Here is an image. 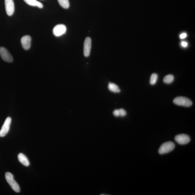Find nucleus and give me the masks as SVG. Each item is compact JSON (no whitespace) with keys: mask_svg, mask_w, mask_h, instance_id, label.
Returning a JSON list of instances; mask_svg holds the SVG:
<instances>
[{"mask_svg":"<svg viewBox=\"0 0 195 195\" xmlns=\"http://www.w3.org/2000/svg\"><path fill=\"white\" fill-rule=\"evenodd\" d=\"M5 178L7 183L10 185L12 189L16 192H20V186L14 180L13 175L10 172H6L5 174Z\"/></svg>","mask_w":195,"mask_h":195,"instance_id":"obj_1","label":"nucleus"},{"mask_svg":"<svg viewBox=\"0 0 195 195\" xmlns=\"http://www.w3.org/2000/svg\"><path fill=\"white\" fill-rule=\"evenodd\" d=\"M0 55L3 60L6 62L11 63L13 61L12 56L7 49L5 47L0 48Z\"/></svg>","mask_w":195,"mask_h":195,"instance_id":"obj_5","label":"nucleus"},{"mask_svg":"<svg viewBox=\"0 0 195 195\" xmlns=\"http://www.w3.org/2000/svg\"><path fill=\"white\" fill-rule=\"evenodd\" d=\"M113 114L115 116L119 117L120 116L119 110L116 109L113 112Z\"/></svg>","mask_w":195,"mask_h":195,"instance_id":"obj_20","label":"nucleus"},{"mask_svg":"<svg viewBox=\"0 0 195 195\" xmlns=\"http://www.w3.org/2000/svg\"><path fill=\"white\" fill-rule=\"evenodd\" d=\"M158 75L156 73H153L150 77V84L151 85H154L157 81Z\"/></svg>","mask_w":195,"mask_h":195,"instance_id":"obj_16","label":"nucleus"},{"mask_svg":"<svg viewBox=\"0 0 195 195\" xmlns=\"http://www.w3.org/2000/svg\"><path fill=\"white\" fill-rule=\"evenodd\" d=\"M175 144L171 141L166 142L161 145L159 150L160 154H164L170 152L175 148Z\"/></svg>","mask_w":195,"mask_h":195,"instance_id":"obj_2","label":"nucleus"},{"mask_svg":"<svg viewBox=\"0 0 195 195\" xmlns=\"http://www.w3.org/2000/svg\"><path fill=\"white\" fill-rule=\"evenodd\" d=\"M120 116L121 117H124L126 115H127V113L126 111L123 109L121 108V109L119 110Z\"/></svg>","mask_w":195,"mask_h":195,"instance_id":"obj_17","label":"nucleus"},{"mask_svg":"<svg viewBox=\"0 0 195 195\" xmlns=\"http://www.w3.org/2000/svg\"><path fill=\"white\" fill-rule=\"evenodd\" d=\"M92 47V40L90 37L86 38L85 40L84 46V54L85 56L88 57L90 55Z\"/></svg>","mask_w":195,"mask_h":195,"instance_id":"obj_9","label":"nucleus"},{"mask_svg":"<svg viewBox=\"0 0 195 195\" xmlns=\"http://www.w3.org/2000/svg\"><path fill=\"white\" fill-rule=\"evenodd\" d=\"M108 88L111 92L115 93H119L120 92V89L116 84L113 83H110L108 85Z\"/></svg>","mask_w":195,"mask_h":195,"instance_id":"obj_13","label":"nucleus"},{"mask_svg":"<svg viewBox=\"0 0 195 195\" xmlns=\"http://www.w3.org/2000/svg\"><path fill=\"white\" fill-rule=\"evenodd\" d=\"M173 102L175 104L186 107L191 106L192 105V102L187 98L184 97H178L174 99Z\"/></svg>","mask_w":195,"mask_h":195,"instance_id":"obj_3","label":"nucleus"},{"mask_svg":"<svg viewBox=\"0 0 195 195\" xmlns=\"http://www.w3.org/2000/svg\"><path fill=\"white\" fill-rule=\"evenodd\" d=\"M5 5L7 15L12 16L15 11V6L13 0H5Z\"/></svg>","mask_w":195,"mask_h":195,"instance_id":"obj_8","label":"nucleus"},{"mask_svg":"<svg viewBox=\"0 0 195 195\" xmlns=\"http://www.w3.org/2000/svg\"><path fill=\"white\" fill-rule=\"evenodd\" d=\"M67 31V28L63 24H58L54 27L53 30V33L54 36L60 37L65 34Z\"/></svg>","mask_w":195,"mask_h":195,"instance_id":"obj_7","label":"nucleus"},{"mask_svg":"<svg viewBox=\"0 0 195 195\" xmlns=\"http://www.w3.org/2000/svg\"><path fill=\"white\" fill-rule=\"evenodd\" d=\"M59 4L62 7L65 9L69 8L70 4L69 0H57Z\"/></svg>","mask_w":195,"mask_h":195,"instance_id":"obj_14","label":"nucleus"},{"mask_svg":"<svg viewBox=\"0 0 195 195\" xmlns=\"http://www.w3.org/2000/svg\"><path fill=\"white\" fill-rule=\"evenodd\" d=\"M18 158L19 161L23 165L26 167H28L30 165L29 161L28 158L23 153H20L18 154Z\"/></svg>","mask_w":195,"mask_h":195,"instance_id":"obj_11","label":"nucleus"},{"mask_svg":"<svg viewBox=\"0 0 195 195\" xmlns=\"http://www.w3.org/2000/svg\"><path fill=\"white\" fill-rule=\"evenodd\" d=\"M188 44V43L186 41H182L181 43V45L182 47H183L185 48L187 47Z\"/></svg>","mask_w":195,"mask_h":195,"instance_id":"obj_19","label":"nucleus"},{"mask_svg":"<svg viewBox=\"0 0 195 195\" xmlns=\"http://www.w3.org/2000/svg\"><path fill=\"white\" fill-rule=\"evenodd\" d=\"M174 76L172 75H168L166 76L163 79V82L166 84H171L174 80Z\"/></svg>","mask_w":195,"mask_h":195,"instance_id":"obj_15","label":"nucleus"},{"mask_svg":"<svg viewBox=\"0 0 195 195\" xmlns=\"http://www.w3.org/2000/svg\"><path fill=\"white\" fill-rule=\"evenodd\" d=\"M175 140L180 145H185L189 143L191 138L189 136L185 134H180L176 136Z\"/></svg>","mask_w":195,"mask_h":195,"instance_id":"obj_6","label":"nucleus"},{"mask_svg":"<svg viewBox=\"0 0 195 195\" xmlns=\"http://www.w3.org/2000/svg\"><path fill=\"white\" fill-rule=\"evenodd\" d=\"M24 1L30 6H36L40 9L43 7L42 4L37 0H24Z\"/></svg>","mask_w":195,"mask_h":195,"instance_id":"obj_12","label":"nucleus"},{"mask_svg":"<svg viewBox=\"0 0 195 195\" xmlns=\"http://www.w3.org/2000/svg\"><path fill=\"white\" fill-rule=\"evenodd\" d=\"M31 38L29 36H25L22 38L21 44L22 46L25 50L29 49L31 46Z\"/></svg>","mask_w":195,"mask_h":195,"instance_id":"obj_10","label":"nucleus"},{"mask_svg":"<svg viewBox=\"0 0 195 195\" xmlns=\"http://www.w3.org/2000/svg\"><path fill=\"white\" fill-rule=\"evenodd\" d=\"M11 123V119L10 117H9L6 118L0 130V137H4L8 133L10 129Z\"/></svg>","mask_w":195,"mask_h":195,"instance_id":"obj_4","label":"nucleus"},{"mask_svg":"<svg viewBox=\"0 0 195 195\" xmlns=\"http://www.w3.org/2000/svg\"><path fill=\"white\" fill-rule=\"evenodd\" d=\"M187 36V34L186 33L184 32L182 33L180 35V38L181 39H184V38H186Z\"/></svg>","mask_w":195,"mask_h":195,"instance_id":"obj_18","label":"nucleus"}]
</instances>
